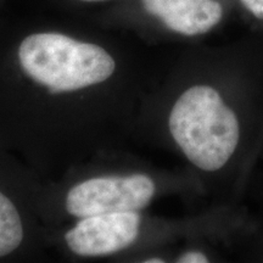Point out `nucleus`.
<instances>
[{"mask_svg": "<svg viewBox=\"0 0 263 263\" xmlns=\"http://www.w3.org/2000/svg\"><path fill=\"white\" fill-rule=\"evenodd\" d=\"M137 211L84 217L65 235L72 252L84 257L111 255L129 246L139 234Z\"/></svg>", "mask_w": 263, "mask_h": 263, "instance_id": "obj_4", "label": "nucleus"}, {"mask_svg": "<svg viewBox=\"0 0 263 263\" xmlns=\"http://www.w3.org/2000/svg\"><path fill=\"white\" fill-rule=\"evenodd\" d=\"M241 3L252 15L263 20V0H241Z\"/></svg>", "mask_w": 263, "mask_h": 263, "instance_id": "obj_7", "label": "nucleus"}, {"mask_svg": "<svg viewBox=\"0 0 263 263\" xmlns=\"http://www.w3.org/2000/svg\"><path fill=\"white\" fill-rule=\"evenodd\" d=\"M149 14L157 16L172 31L184 35L202 34L222 18L216 0H141Z\"/></svg>", "mask_w": 263, "mask_h": 263, "instance_id": "obj_5", "label": "nucleus"}, {"mask_svg": "<svg viewBox=\"0 0 263 263\" xmlns=\"http://www.w3.org/2000/svg\"><path fill=\"white\" fill-rule=\"evenodd\" d=\"M81 2H85V3H98V2H106V0H81Z\"/></svg>", "mask_w": 263, "mask_h": 263, "instance_id": "obj_10", "label": "nucleus"}, {"mask_svg": "<svg viewBox=\"0 0 263 263\" xmlns=\"http://www.w3.org/2000/svg\"><path fill=\"white\" fill-rule=\"evenodd\" d=\"M18 59L25 73L52 94L101 83L116 68L105 49L61 33L28 35L20 45Z\"/></svg>", "mask_w": 263, "mask_h": 263, "instance_id": "obj_2", "label": "nucleus"}, {"mask_svg": "<svg viewBox=\"0 0 263 263\" xmlns=\"http://www.w3.org/2000/svg\"><path fill=\"white\" fill-rule=\"evenodd\" d=\"M24 240V226L17 210L0 192V257L14 252Z\"/></svg>", "mask_w": 263, "mask_h": 263, "instance_id": "obj_6", "label": "nucleus"}, {"mask_svg": "<svg viewBox=\"0 0 263 263\" xmlns=\"http://www.w3.org/2000/svg\"><path fill=\"white\" fill-rule=\"evenodd\" d=\"M179 263H207L209 259L201 252H197V251H190L186 252L180 256L178 258Z\"/></svg>", "mask_w": 263, "mask_h": 263, "instance_id": "obj_8", "label": "nucleus"}, {"mask_svg": "<svg viewBox=\"0 0 263 263\" xmlns=\"http://www.w3.org/2000/svg\"><path fill=\"white\" fill-rule=\"evenodd\" d=\"M168 126L184 155L209 172L222 168L239 143L238 118L207 85H195L180 95Z\"/></svg>", "mask_w": 263, "mask_h": 263, "instance_id": "obj_1", "label": "nucleus"}, {"mask_svg": "<svg viewBox=\"0 0 263 263\" xmlns=\"http://www.w3.org/2000/svg\"><path fill=\"white\" fill-rule=\"evenodd\" d=\"M154 194L155 184L145 174L99 177L73 186L66 197V209L80 218L108 212H138L149 205Z\"/></svg>", "mask_w": 263, "mask_h": 263, "instance_id": "obj_3", "label": "nucleus"}, {"mask_svg": "<svg viewBox=\"0 0 263 263\" xmlns=\"http://www.w3.org/2000/svg\"><path fill=\"white\" fill-rule=\"evenodd\" d=\"M145 262L146 263H162L163 261H162V259H159V258H153V259H146Z\"/></svg>", "mask_w": 263, "mask_h": 263, "instance_id": "obj_9", "label": "nucleus"}]
</instances>
